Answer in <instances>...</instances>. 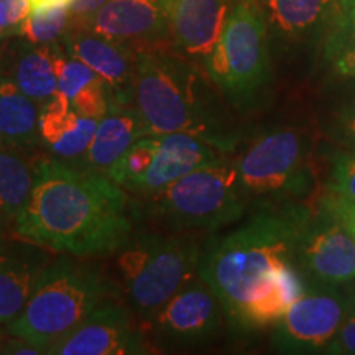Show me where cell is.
Returning <instances> with one entry per match:
<instances>
[{"instance_id": "836d02e7", "label": "cell", "mask_w": 355, "mask_h": 355, "mask_svg": "<svg viewBox=\"0 0 355 355\" xmlns=\"http://www.w3.org/2000/svg\"><path fill=\"white\" fill-rule=\"evenodd\" d=\"M71 0H30L32 10H43L51 7H69Z\"/></svg>"}, {"instance_id": "5b68a950", "label": "cell", "mask_w": 355, "mask_h": 355, "mask_svg": "<svg viewBox=\"0 0 355 355\" xmlns=\"http://www.w3.org/2000/svg\"><path fill=\"white\" fill-rule=\"evenodd\" d=\"M202 247L188 234H141L115 252V273L128 306L145 321L199 277Z\"/></svg>"}, {"instance_id": "7a4b0ae2", "label": "cell", "mask_w": 355, "mask_h": 355, "mask_svg": "<svg viewBox=\"0 0 355 355\" xmlns=\"http://www.w3.org/2000/svg\"><path fill=\"white\" fill-rule=\"evenodd\" d=\"M311 212L304 201L261 206L241 227L202 247L199 277L216 293L230 324L279 266L295 261Z\"/></svg>"}, {"instance_id": "1f68e13d", "label": "cell", "mask_w": 355, "mask_h": 355, "mask_svg": "<svg viewBox=\"0 0 355 355\" xmlns=\"http://www.w3.org/2000/svg\"><path fill=\"white\" fill-rule=\"evenodd\" d=\"M107 0H71L68 10H69V19L71 20H79L84 17H89L91 13L104 6Z\"/></svg>"}, {"instance_id": "8d00e7d4", "label": "cell", "mask_w": 355, "mask_h": 355, "mask_svg": "<svg viewBox=\"0 0 355 355\" xmlns=\"http://www.w3.org/2000/svg\"><path fill=\"white\" fill-rule=\"evenodd\" d=\"M3 344H6V336L0 334V354H3Z\"/></svg>"}, {"instance_id": "52a82bcc", "label": "cell", "mask_w": 355, "mask_h": 355, "mask_svg": "<svg viewBox=\"0 0 355 355\" xmlns=\"http://www.w3.org/2000/svg\"><path fill=\"white\" fill-rule=\"evenodd\" d=\"M313 155V139L301 128L275 127L259 133L235 158L248 204L304 201L316 181Z\"/></svg>"}, {"instance_id": "ba28073f", "label": "cell", "mask_w": 355, "mask_h": 355, "mask_svg": "<svg viewBox=\"0 0 355 355\" xmlns=\"http://www.w3.org/2000/svg\"><path fill=\"white\" fill-rule=\"evenodd\" d=\"M146 198L153 220L180 232L227 227L245 214L248 206L235 159L229 157L198 168Z\"/></svg>"}, {"instance_id": "484cf974", "label": "cell", "mask_w": 355, "mask_h": 355, "mask_svg": "<svg viewBox=\"0 0 355 355\" xmlns=\"http://www.w3.org/2000/svg\"><path fill=\"white\" fill-rule=\"evenodd\" d=\"M37 162L25 150L0 146V217L10 227L32 194Z\"/></svg>"}, {"instance_id": "8fae6325", "label": "cell", "mask_w": 355, "mask_h": 355, "mask_svg": "<svg viewBox=\"0 0 355 355\" xmlns=\"http://www.w3.org/2000/svg\"><path fill=\"white\" fill-rule=\"evenodd\" d=\"M224 318L225 311L216 293L198 277L146 322L155 343L166 350L211 343L219 336Z\"/></svg>"}, {"instance_id": "cb8c5ba5", "label": "cell", "mask_w": 355, "mask_h": 355, "mask_svg": "<svg viewBox=\"0 0 355 355\" xmlns=\"http://www.w3.org/2000/svg\"><path fill=\"white\" fill-rule=\"evenodd\" d=\"M0 140L25 152L42 146L40 104L3 76H0Z\"/></svg>"}, {"instance_id": "d4e9b609", "label": "cell", "mask_w": 355, "mask_h": 355, "mask_svg": "<svg viewBox=\"0 0 355 355\" xmlns=\"http://www.w3.org/2000/svg\"><path fill=\"white\" fill-rule=\"evenodd\" d=\"M324 63L339 78L355 79V0H332L321 37Z\"/></svg>"}, {"instance_id": "44dd1931", "label": "cell", "mask_w": 355, "mask_h": 355, "mask_svg": "<svg viewBox=\"0 0 355 355\" xmlns=\"http://www.w3.org/2000/svg\"><path fill=\"white\" fill-rule=\"evenodd\" d=\"M306 279L295 261L279 266L277 273L243 304L232 326L242 331L277 326L290 306L303 295Z\"/></svg>"}, {"instance_id": "74e56055", "label": "cell", "mask_w": 355, "mask_h": 355, "mask_svg": "<svg viewBox=\"0 0 355 355\" xmlns=\"http://www.w3.org/2000/svg\"><path fill=\"white\" fill-rule=\"evenodd\" d=\"M0 146H6V145H3V141H2V140H0Z\"/></svg>"}, {"instance_id": "ac0fdd59", "label": "cell", "mask_w": 355, "mask_h": 355, "mask_svg": "<svg viewBox=\"0 0 355 355\" xmlns=\"http://www.w3.org/2000/svg\"><path fill=\"white\" fill-rule=\"evenodd\" d=\"M0 76L10 79L24 94L38 104L60 92L51 44H37L21 37L2 40Z\"/></svg>"}, {"instance_id": "4fadbf2b", "label": "cell", "mask_w": 355, "mask_h": 355, "mask_svg": "<svg viewBox=\"0 0 355 355\" xmlns=\"http://www.w3.org/2000/svg\"><path fill=\"white\" fill-rule=\"evenodd\" d=\"M145 336L133 327L117 301L105 298L48 354L55 355H139L150 354Z\"/></svg>"}, {"instance_id": "5bb4252c", "label": "cell", "mask_w": 355, "mask_h": 355, "mask_svg": "<svg viewBox=\"0 0 355 355\" xmlns=\"http://www.w3.org/2000/svg\"><path fill=\"white\" fill-rule=\"evenodd\" d=\"M60 43L69 56L83 61L104 79L112 92L114 104L133 105L135 48L76 26H69Z\"/></svg>"}, {"instance_id": "8992f818", "label": "cell", "mask_w": 355, "mask_h": 355, "mask_svg": "<svg viewBox=\"0 0 355 355\" xmlns=\"http://www.w3.org/2000/svg\"><path fill=\"white\" fill-rule=\"evenodd\" d=\"M270 33L254 0H235L204 69L232 107H255L272 81Z\"/></svg>"}, {"instance_id": "4316f807", "label": "cell", "mask_w": 355, "mask_h": 355, "mask_svg": "<svg viewBox=\"0 0 355 355\" xmlns=\"http://www.w3.org/2000/svg\"><path fill=\"white\" fill-rule=\"evenodd\" d=\"M68 28V7H51L43 10H30L15 37H21L37 44H51L60 42Z\"/></svg>"}, {"instance_id": "7c38bea8", "label": "cell", "mask_w": 355, "mask_h": 355, "mask_svg": "<svg viewBox=\"0 0 355 355\" xmlns=\"http://www.w3.org/2000/svg\"><path fill=\"white\" fill-rule=\"evenodd\" d=\"M170 0H107L99 10L69 26L84 28L128 46H158L170 43Z\"/></svg>"}, {"instance_id": "603a6c76", "label": "cell", "mask_w": 355, "mask_h": 355, "mask_svg": "<svg viewBox=\"0 0 355 355\" xmlns=\"http://www.w3.org/2000/svg\"><path fill=\"white\" fill-rule=\"evenodd\" d=\"M53 60L58 78V91L68 97L79 114L101 121L114 104L112 92L104 79L84 64L83 61L69 56L60 42L51 43Z\"/></svg>"}, {"instance_id": "9a60e30c", "label": "cell", "mask_w": 355, "mask_h": 355, "mask_svg": "<svg viewBox=\"0 0 355 355\" xmlns=\"http://www.w3.org/2000/svg\"><path fill=\"white\" fill-rule=\"evenodd\" d=\"M53 254L15 234L0 235V326L7 327L21 313Z\"/></svg>"}, {"instance_id": "7402d4cb", "label": "cell", "mask_w": 355, "mask_h": 355, "mask_svg": "<svg viewBox=\"0 0 355 355\" xmlns=\"http://www.w3.org/2000/svg\"><path fill=\"white\" fill-rule=\"evenodd\" d=\"M152 135L135 104L110 105L109 112L97 122L94 139L81 163L92 170L105 173L119 162L137 140Z\"/></svg>"}, {"instance_id": "e575fe53", "label": "cell", "mask_w": 355, "mask_h": 355, "mask_svg": "<svg viewBox=\"0 0 355 355\" xmlns=\"http://www.w3.org/2000/svg\"><path fill=\"white\" fill-rule=\"evenodd\" d=\"M6 234H12V227L2 219V217H0V235H6Z\"/></svg>"}, {"instance_id": "ffe728a7", "label": "cell", "mask_w": 355, "mask_h": 355, "mask_svg": "<svg viewBox=\"0 0 355 355\" xmlns=\"http://www.w3.org/2000/svg\"><path fill=\"white\" fill-rule=\"evenodd\" d=\"M268 26L270 40L283 44L319 43L332 0H254Z\"/></svg>"}, {"instance_id": "f1b7e54d", "label": "cell", "mask_w": 355, "mask_h": 355, "mask_svg": "<svg viewBox=\"0 0 355 355\" xmlns=\"http://www.w3.org/2000/svg\"><path fill=\"white\" fill-rule=\"evenodd\" d=\"M326 135L339 148L355 152V91L340 102L331 114Z\"/></svg>"}, {"instance_id": "e0dca14e", "label": "cell", "mask_w": 355, "mask_h": 355, "mask_svg": "<svg viewBox=\"0 0 355 355\" xmlns=\"http://www.w3.org/2000/svg\"><path fill=\"white\" fill-rule=\"evenodd\" d=\"M227 155L191 133H159L148 171L137 194H153L198 168L220 162Z\"/></svg>"}, {"instance_id": "d6a6232c", "label": "cell", "mask_w": 355, "mask_h": 355, "mask_svg": "<svg viewBox=\"0 0 355 355\" xmlns=\"http://www.w3.org/2000/svg\"><path fill=\"white\" fill-rule=\"evenodd\" d=\"M10 37H15V26L10 20L7 0H0V42Z\"/></svg>"}, {"instance_id": "83f0119b", "label": "cell", "mask_w": 355, "mask_h": 355, "mask_svg": "<svg viewBox=\"0 0 355 355\" xmlns=\"http://www.w3.org/2000/svg\"><path fill=\"white\" fill-rule=\"evenodd\" d=\"M326 189L355 204V152L352 150L337 146L331 155Z\"/></svg>"}, {"instance_id": "9c48e42d", "label": "cell", "mask_w": 355, "mask_h": 355, "mask_svg": "<svg viewBox=\"0 0 355 355\" xmlns=\"http://www.w3.org/2000/svg\"><path fill=\"white\" fill-rule=\"evenodd\" d=\"M347 311L343 286L306 285L279 319L272 344L283 354H326Z\"/></svg>"}, {"instance_id": "6da1fadb", "label": "cell", "mask_w": 355, "mask_h": 355, "mask_svg": "<svg viewBox=\"0 0 355 355\" xmlns=\"http://www.w3.org/2000/svg\"><path fill=\"white\" fill-rule=\"evenodd\" d=\"M12 234L55 254L114 255L133 235L130 198L105 173L40 157L32 194Z\"/></svg>"}, {"instance_id": "d6986e66", "label": "cell", "mask_w": 355, "mask_h": 355, "mask_svg": "<svg viewBox=\"0 0 355 355\" xmlns=\"http://www.w3.org/2000/svg\"><path fill=\"white\" fill-rule=\"evenodd\" d=\"M96 119L79 114L61 92L40 104L42 146L64 162H81L97 128Z\"/></svg>"}, {"instance_id": "f546056e", "label": "cell", "mask_w": 355, "mask_h": 355, "mask_svg": "<svg viewBox=\"0 0 355 355\" xmlns=\"http://www.w3.org/2000/svg\"><path fill=\"white\" fill-rule=\"evenodd\" d=\"M345 291V290H344ZM347 295V311L344 321L332 343L327 347L326 354L332 355H355V296Z\"/></svg>"}, {"instance_id": "2e32d148", "label": "cell", "mask_w": 355, "mask_h": 355, "mask_svg": "<svg viewBox=\"0 0 355 355\" xmlns=\"http://www.w3.org/2000/svg\"><path fill=\"white\" fill-rule=\"evenodd\" d=\"M234 3L235 0H170V44L204 68Z\"/></svg>"}, {"instance_id": "30bf717a", "label": "cell", "mask_w": 355, "mask_h": 355, "mask_svg": "<svg viewBox=\"0 0 355 355\" xmlns=\"http://www.w3.org/2000/svg\"><path fill=\"white\" fill-rule=\"evenodd\" d=\"M295 263L306 285L344 286L355 282V239L319 199L301 234Z\"/></svg>"}, {"instance_id": "4dcf8cb0", "label": "cell", "mask_w": 355, "mask_h": 355, "mask_svg": "<svg viewBox=\"0 0 355 355\" xmlns=\"http://www.w3.org/2000/svg\"><path fill=\"white\" fill-rule=\"evenodd\" d=\"M319 201L326 207H329L344 222V225L349 229V232L355 239V204L345 201V199L337 196V194H334L329 189L322 191L321 196H319Z\"/></svg>"}, {"instance_id": "d590c367", "label": "cell", "mask_w": 355, "mask_h": 355, "mask_svg": "<svg viewBox=\"0 0 355 355\" xmlns=\"http://www.w3.org/2000/svg\"><path fill=\"white\" fill-rule=\"evenodd\" d=\"M343 288L349 293V295L355 296V282H350V283H347V285H344Z\"/></svg>"}, {"instance_id": "3957f363", "label": "cell", "mask_w": 355, "mask_h": 355, "mask_svg": "<svg viewBox=\"0 0 355 355\" xmlns=\"http://www.w3.org/2000/svg\"><path fill=\"white\" fill-rule=\"evenodd\" d=\"M133 89V104L152 135L191 133L225 155L237 146L239 133L209 74L171 44L137 50Z\"/></svg>"}, {"instance_id": "277c9868", "label": "cell", "mask_w": 355, "mask_h": 355, "mask_svg": "<svg viewBox=\"0 0 355 355\" xmlns=\"http://www.w3.org/2000/svg\"><path fill=\"white\" fill-rule=\"evenodd\" d=\"M110 293L112 285L99 266L83 257L60 254L46 266L25 308L6 332L48 354Z\"/></svg>"}]
</instances>
